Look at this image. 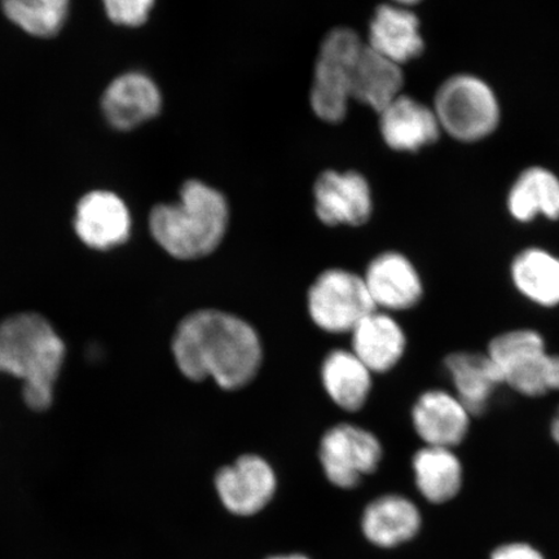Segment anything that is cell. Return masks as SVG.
<instances>
[{"label":"cell","mask_w":559,"mask_h":559,"mask_svg":"<svg viewBox=\"0 0 559 559\" xmlns=\"http://www.w3.org/2000/svg\"><path fill=\"white\" fill-rule=\"evenodd\" d=\"M362 278L374 306L384 310L414 309L424 296L423 278L415 264L396 251L376 257Z\"/></svg>","instance_id":"7c38bea8"},{"label":"cell","mask_w":559,"mask_h":559,"mask_svg":"<svg viewBox=\"0 0 559 559\" xmlns=\"http://www.w3.org/2000/svg\"><path fill=\"white\" fill-rule=\"evenodd\" d=\"M491 559H544L543 556L527 544H509L493 551Z\"/></svg>","instance_id":"4316f807"},{"label":"cell","mask_w":559,"mask_h":559,"mask_svg":"<svg viewBox=\"0 0 559 559\" xmlns=\"http://www.w3.org/2000/svg\"><path fill=\"white\" fill-rule=\"evenodd\" d=\"M267 559H310L302 555H283V556H274Z\"/></svg>","instance_id":"f1b7e54d"},{"label":"cell","mask_w":559,"mask_h":559,"mask_svg":"<svg viewBox=\"0 0 559 559\" xmlns=\"http://www.w3.org/2000/svg\"><path fill=\"white\" fill-rule=\"evenodd\" d=\"M74 228L88 248L108 250L129 239L131 215L116 193L93 191L76 205Z\"/></svg>","instance_id":"4fadbf2b"},{"label":"cell","mask_w":559,"mask_h":559,"mask_svg":"<svg viewBox=\"0 0 559 559\" xmlns=\"http://www.w3.org/2000/svg\"><path fill=\"white\" fill-rule=\"evenodd\" d=\"M70 0H2L5 16L27 34L51 38L64 25Z\"/></svg>","instance_id":"d4e9b609"},{"label":"cell","mask_w":559,"mask_h":559,"mask_svg":"<svg viewBox=\"0 0 559 559\" xmlns=\"http://www.w3.org/2000/svg\"><path fill=\"white\" fill-rule=\"evenodd\" d=\"M394 2L397 5L407 7L408 9V7L419 3L421 0H394Z\"/></svg>","instance_id":"f546056e"},{"label":"cell","mask_w":559,"mask_h":559,"mask_svg":"<svg viewBox=\"0 0 559 559\" xmlns=\"http://www.w3.org/2000/svg\"><path fill=\"white\" fill-rule=\"evenodd\" d=\"M64 342L38 313L13 314L0 323V373L23 380L27 407L46 411L64 361Z\"/></svg>","instance_id":"7a4b0ae2"},{"label":"cell","mask_w":559,"mask_h":559,"mask_svg":"<svg viewBox=\"0 0 559 559\" xmlns=\"http://www.w3.org/2000/svg\"><path fill=\"white\" fill-rule=\"evenodd\" d=\"M510 280L528 302L556 309L559 307V257L543 248H526L510 263Z\"/></svg>","instance_id":"ffe728a7"},{"label":"cell","mask_w":559,"mask_h":559,"mask_svg":"<svg viewBox=\"0 0 559 559\" xmlns=\"http://www.w3.org/2000/svg\"><path fill=\"white\" fill-rule=\"evenodd\" d=\"M381 134L391 150L416 152L437 142L440 124L435 109L401 95L380 114Z\"/></svg>","instance_id":"9a60e30c"},{"label":"cell","mask_w":559,"mask_h":559,"mask_svg":"<svg viewBox=\"0 0 559 559\" xmlns=\"http://www.w3.org/2000/svg\"><path fill=\"white\" fill-rule=\"evenodd\" d=\"M365 47L358 33L337 27L326 34L314 67L311 107L320 120L338 123L352 99L356 62Z\"/></svg>","instance_id":"8992f818"},{"label":"cell","mask_w":559,"mask_h":559,"mask_svg":"<svg viewBox=\"0 0 559 559\" xmlns=\"http://www.w3.org/2000/svg\"><path fill=\"white\" fill-rule=\"evenodd\" d=\"M319 456L328 480L335 487L352 489L365 475L377 471L383 450L373 432L340 424L321 439Z\"/></svg>","instance_id":"ba28073f"},{"label":"cell","mask_w":559,"mask_h":559,"mask_svg":"<svg viewBox=\"0 0 559 559\" xmlns=\"http://www.w3.org/2000/svg\"><path fill=\"white\" fill-rule=\"evenodd\" d=\"M416 485L425 499L442 504L463 485V465L451 449L425 445L414 456Z\"/></svg>","instance_id":"cb8c5ba5"},{"label":"cell","mask_w":559,"mask_h":559,"mask_svg":"<svg viewBox=\"0 0 559 559\" xmlns=\"http://www.w3.org/2000/svg\"><path fill=\"white\" fill-rule=\"evenodd\" d=\"M103 111L115 129L128 131L159 114L160 93L148 75L126 73L110 83L103 96Z\"/></svg>","instance_id":"5bb4252c"},{"label":"cell","mask_w":559,"mask_h":559,"mask_svg":"<svg viewBox=\"0 0 559 559\" xmlns=\"http://www.w3.org/2000/svg\"><path fill=\"white\" fill-rule=\"evenodd\" d=\"M368 46L397 66L407 64L425 47L418 17L407 7L380 5L370 21Z\"/></svg>","instance_id":"e0dca14e"},{"label":"cell","mask_w":559,"mask_h":559,"mask_svg":"<svg viewBox=\"0 0 559 559\" xmlns=\"http://www.w3.org/2000/svg\"><path fill=\"white\" fill-rule=\"evenodd\" d=\"M444 368L459 397L473 417L485 415L502 386L498 369L486 353L454 352L445 356Z\"/></svg>","instance_id":"2e32d148"},{"label":"cell","mask_w":559,"mask_h":559,"mask_svg":"<svg viewBox=\"0 0 559 559\" xmlns=\"http://www.w3.org/2000/svg\"><path fill=\"white\" fill-rule=\"evenodd\" d=\"M314 212L326 226H361L372 215L368 181L355 171H325L313 186Z\"/></svg>","instance_id":"30bf717a"},{"label":"cell","mask_w":559,"mask_h":559,"mask_svg":"<svg viewBox=\"0 0 559 559\" xmlns=\"http://www.w3.org/2000/svg\"><path fill=\"white\" fill-rule=\"evenodd\" d=\"M229 209L225 195L200 180L181 188L174 204L153 207L150 228L160 248L178 260H200L225 239Z\"/></svg>","instance_id":"3957f363"},{"label":"cell","mask_w":559,"mask_h":559,"mask_svg":"<svg viewBox=\"0 0 559 559\" xmlns=\"http://www.w3.org/2000/svg\"><path fill=\"white\" fill-rule=\"evenodd\" d=\"M421 527L417 507L400 495H384L373 500L361 516L362 534L380 548L397 547L414 539Z\"/></svg>","instance_id":"d6986e66"},{"label":"cell","mask_w":559,"mask_h":559,"mask_svg":"<svg viewBox=\"0 0 559 559\" xmlns=\"http://www.w3.org/2000/svg\"><path fill=\"white\" fill-rule=\"evenodd\" d=\"M111 23L138 27L146 23L155 0H103Z\"/></svg>","instance_id":"484cf974"},{"label":"cell","mask_w":559,"mask_h":559,"mask_svg":"<svg viewBox=\"0 0 559 559\" xmlns=\"http://www.w3.org/2000/svg\"><path fill=\"white\" fill-rule=\"evenodd\" d=\"M215 488L228 512L249 516L274 499L277 479L272 466L257 454H243L216 473Z\"/></svg>","instance_id":"9c48e42d"},{"label":"cell","mask_w":559,"mask_h":559,"mask_svg":"<svg viewBox=\"0 0 559 559\" xmlns=\"http://www.w3.org/2000/svg\"><path fill=\"white\" fill-rule=\"evenodd\" d=\"M403 85L402 67L365 45L355 67L352 99L380 115L402 95Z\"/></svg>","instance_id":"44dd1931"},{"label":"cell","mask_w":559,"mask_h":559,"mask_svg":"<svg viewBox=\"0 0 559 559\" xmlns=\"http://www.w3.org/2000/svg\"><path fill=\"white\" fill-rule=\"evenodd\" d=\"M376 310L365 278L346 270L323 272L309 292L310 317L325 332H353Z\"/></svg>","instance_id":"52a82bcc"},{"label":"cell","mask_w":559,"mask_h":559,"mask_svg":"<svg viewBox=\"0 0 559 559\" xmlns=\"http://www.w3.org/2000/svg\"><path fill=\"white\" fill-rule=\"evenodd\" d=\"M173 354L187 379L200 382L210 377L225 390L241 389L253 381L263 355L254 328L218 310L193 312L181 320Z\"/></svg>","instance_id":"6da1fadb"},{"label":"cell","mask_w":559,"mask_h":559,"mask_svg":"<svg viewBox=\"0 0 559 559\" xmlns=\"http://www.w3.org/2000/svg\"><path fill=\"white\" fill-rule=\"evenodd\" d=\"M508 210L520 223L533 222L537 216L559 221V179L544 167H530L510 190Z\"/></svg>","instance_id":"603a6c76"},{"label":"cell","mask_w":559,"mask_h":559,"mask_svg":"<svg viewBox=\"0 0 559 559\" xmlns=\"http://www.w3.org/2000/svg\"><path fill=\"white\" fill-rule=\"evenodd\" d=\"M432 109L440 129L464 143L491 135L500 121V105L492 88L471 74L447 80L438 90Z\"/></svg>","instance_id":"5b68a950"},{"label":"cell","mask_w":559,"mask_h":559,"mask_svg":"<svg viewBox=\"0 0 559 559\" xmlns=\"http://www.w3.org/2000/svg\"><path fill=\"white\" fill-rule=\"evenodd\" d=\"M321 379L331 400L342 409L359 411L372 389V372L353 352L334 349L321 367Z\"/></svg>","instance_id":"7402d4cb"},{"label":"cell","mask_w":559,"mask_h":559,"mask_svg":"<svg viewBox=\"0 0 559 559\" xmlns=\"http://www.w3.org/2000/svg\"><path fill=\"white\" fill-rule=\"evenodd\" d=\"M353 333V353L370 372L384 373L404 356L407 337L394 318L383 312L369 313Z\"/></svg>","instance_id":"ac0fdd59"},{"label":"cell","mask_w":559,"mask_h":559,"mask_svg":"<svg viewBox=\"0 0 559 559\" xmlns=\"http://www.w3.org/2000/svg\"><path fill=\"white\" fill-rule=\"evenodd\" d=\"M412 424L425 445L456 449L469 436V411L452 391L431 389L417 397Z\"/></svg>","instance_id":"8fae6325"},{"label":"cell","mask_w":559,"mask_h":559,"mask_svg":"<svg viewBox=\"0 0 559 559\" xmlns=\"http://www.w3.org/2000/svg\"><path fill=\"white\" fill-rule=\"evenodd\" d=\"M502 386L526 397L559 391V355L548 352L542 333L521 328L496 335L487 352Z\"/></svg>","instance_id":"277c9868"},{"label":"cell","mask_w":559,"mask_h":559,"mask_svg":"<svg viewBox=\"0 0 559 559\" xmlns=\"http://www.w3.org/2000/svg\"><path fill=\"white\" fill-rule=\"evenodd\" d=\"M550 436L559 445V407L555 412L554 417L550 419Z\"/></svg>","instance_id":"83f0119b"}]
</instances>
